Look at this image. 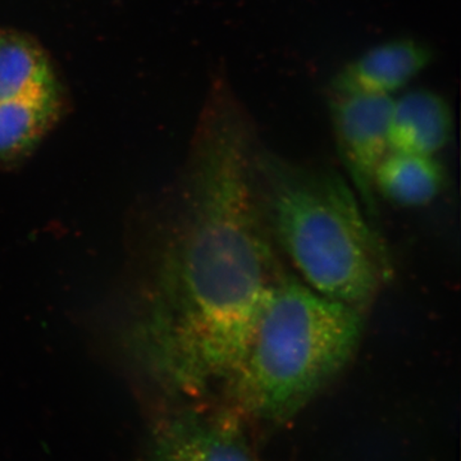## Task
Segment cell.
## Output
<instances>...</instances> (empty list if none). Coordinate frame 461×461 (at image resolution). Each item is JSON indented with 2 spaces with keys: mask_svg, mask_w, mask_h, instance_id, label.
Listing matches in <instances>:
<instances>
[{
  "mask_svg": "<svg viewBox=\"0 0 461 461\" xmlns=\"http://www.w3.org/2000/svg\"><path fill=\"white\" fill-rule=\"evenodd\" d=\"M204 123L180 222L131 332L144 366L193 396L235 375L287 272L260 211L247 120L230 91L217 94Z\"/></svg>",
  "mask_w": 461,
  "mask_h": 461,
  "instance_id": "cell-1",
  "label": "cell"
},
{
  "mask_svg": "<svg viewBox=\"0 0 461 461\" xmlns=\"http://www.w3.org/2000/svg\"><path fill=\"white\" fill-rule=\"evenodd\" d=\"M254 177L267 230L297 278L366 313L393 266L348 178L267 151L254 153Z\"/></svg>",
  "mask_w": 461,
  "mask_h": 461,
  "instance_id": "cell-2",
  "label": "cell"
},
{
  "mask_svg": "<svg viewBox=\"0 0 461 461\" xmlns=\"http://www.w3.org/2000/svg\"><path fill=\"white\" fill-rule=\"evenodd\" d=\"M366 313L318 294L291 273L277 282L224 386L245 420H294L345 371L362 341Z\"/></svg>",
  "mask_w": 461,
  "mask_h": 461,
  "instance_id": "cell-3",
  "label": "cell"
},
{
  "mask_svg": "<svg viewBox=\"0 0 461 461\" xmlns=\"http://www.w3.org/2000/svg\"><path fill=\"white\" fill-rule=\"evenodd\" d=\"M62 89L47 54L23 33L0 32V167L38 148L62 113Z\"/></svg>",
  "mask_w": 461,
  "mask_h": 461,
  "instance_id": "cell-4",
  "label": "cell"
},
{
  "mask_svg": "<svg viewBox=\"0 0 461 461\" xmlns=\"http://www.w3.org/2000/svg\"><path fill=\"white\" fill-rule=\"evenodd\" d=\"M393 105V96L369 94H332L330 100V123L346 178L372 222L378 217L373 176L390 151L388 130Z\"/></svg>",
  "mask_w": 461,
  "mask_h": 461,
  "instance_id": "cell-5",
  "label": "cell"
},
{
  "mask_svg": "<svg viewBox=\"0 0 461 461\" xmlns=\"http://www.w3.org/2000/svg\"><path fill=\"white\" fill-rule=\"evenodd\" d=\"M149 461H260L247 420L229 405L187 411L160 421L151 436Z\"/></svg>",
  "mask_w": 461,
  "mask_h": 461,
  "instance_id": "cell-6",
  "label": "cell"
},
{
  "mask_svg": "<svg viewBox=\"0 0 461 461\" xmlns=\"http://www.w3.org/2000/svg\"><path fill=\"white\" fill-rule=\"evenodd\" d=\"M432 62L429 45L402 38L381 42L346 63L330 81L336 95L369 94L393 96Z\"/></svg>",
  "mask_w": 461,
  "mask_h": 461,
  "instance_id": "cell-7",
  "label": "cell"
},
{
  "mask_svg": "<svg viewBox=\"0 0 461 461\" xmlns=\"http://www.w3.org/2000/svg\"><path fill=\"white\" fill-rule=\"evenodd\" d=\"M454 132V114L444 96L429 89H412L393 98L388 130L391 151L435 156Z\"/></svg>",
  "mask_w": 461,
  "mask_h": 461,
  "instance_id": "cell-8",
  "label": "cell"
},
{
  "mask_svg": "<svg viewBox=\"0 0 461 461\" xmlns=\"http://www.w3.org/2000/svg\"><path fill=\"white\" fill-rule=\"evenodd\" d=\"M446 184V172L435 156L388 151L373 176L377 198L400 208H421L435 202Z\"/></svg>",
  "mask_w": 461,
  "mask_h": 461,
  "instance_id": "cell-9",
  "label": "cell"
}]
</instances>
